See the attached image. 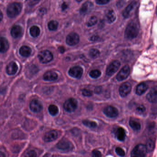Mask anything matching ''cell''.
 I'll list each match as a JSON object with an SVG mask.
<instances>
[{
    "mask_svg": "<svg viewBox=\"0 0 157 157\" xmlns=\"http://www.w3.org/2000/svg\"><path fill=\"white\" fill-rule=\"evenodd\" d=\"M115 151L116 154L119 156H121V157H124L125 155V152L121 147H117L115 149Z\"/></svg>",
    "mask_w": 157,
    "mask_h": 157,
    "instance_id": "35",
    "label": "cell"
},
{
    "mask_svg": "<svg viewBox=\"0 0 157 157\" xmlns=\"http://www.w3.org/2000/svg\"><path fill=\"white\" fill-rule=\"evenodd\" d=\"M0 157H6L5 154L3 152L0 151Z\"/></svg>",
    "mask_w": 157,
    "mask_h": 157,
    "instance_id": "44",
    "label": "cell"
},
{
    "mask_svg": "<svg viewBox=\"0 0 157 157\" xmlns=\"http://www.w3.org/2000/svg\"><path fill=\"white\" fill-rule=\"evenodd\" d=\"M18 69V67L16 63L12 62L7 65L6 71L9 75H14L15 74Z\"/></svg>",
    "mask_w": 157,
    "mask_h": 157,
    "instance_id": "18",
    "label": "cell"
},
{
    "mask_svg": "<svg viewBox=\"0 0 157 157\" xmlns=\"http://www.w3.org/2000/svg\"><path fill=\"white\" fill-rule=\"evenodd\" d=\"M69 75L75 78H80L83 75V69L79 66L71 68L69 70Z\"/></svg>",
    "mask_w": 157,
    "mask_h": 157,
    "instance_id": "12",
    "label": "cell"
},
{
    "mask_svg": "<svg viewBox=\"0 0 157 157\" xmlns=\"http://www.w3.org/2000/svg\"><path fill=\"white\" fill-rule=\"evenodd\" d=\"M40 0H29V4L30 6H34L38 3Z\"/></svg>",
    "mask_w": 157,
    "mask_h": 157,
    "instance_id": "41",
    "label": "cell"
},
{
    "mask_svg": "<svg viewBox=\"0 0 157 157\" xmlns=\"http://www.w3.org/2000/svg\"><path fill=\"white\" fill-rule=\"evenodd\" d=\"M9 48V43L4 37H0V52L4 53L7 52Z\"/></svg>",
    "mask_w": 157,
    "mask_h": 157,
    "instance_id": "19",
    "label": "cell"
},
{
    "mask_svg": "<svg viewBox=\"0 0 157 157\" xmlns=\"http://www.w3.org/2000/svg\"><path fill=\"white\" fill-rule=\"evenodd\" d=\"M29 108L32 111L35 113L40 112L43 108V104L39 101L36 99H34L31 101L29 104Z\"/></svg>",
    "mask_w": 157,
    "mask_h": 157,
    "instance_id": "13",
    "label": "cell"
},
{
    "mask_svg": "<svg viewBox=\"0 0 157 157\" xmlns=\"http://www.w3.org/2000/svg\"><path fill=\"white\" fill-rule=\"evenodd\" d=\"M101 73L99 70H92L89 73V75L91 77L94 78H97L101 75Z\"/></svg>",
    "mask_w": 157,
    "mask_h": 157,
    "instance_id": "33",
    "label": "cell"
},
{
    "mask_svg": "<svg viewBox=\"0 0 157 157\" xmlns=\"http://www.w3.org/2000/svg\"><path fill=\"white\" fill-rule=\"evenodd\" d=\"M22 9V5L21 3L14 2L11 4L7 8V15L10 18H14L18 16Z\"/></svg>",
    "mask_w": 157,
    "mask_h": 157,
    "instance_id": "2",
    "label": "cell"
},
{
    "mask_svg": "<svg viewBox=\"0 0 157 157\" xmlns=\"http://www.w3.org/2000/svg\"><path fill=\"white\" fill-rule=\"evenodd\" d=\"M3 14H2V12L0 10V22L1 21V20L3 19Z\"/></svg>",
    "mask_w": 157,
    "mask_h": 157,
    "instance_id": "45",
    "label": "cell"
},
{
    "mask_svg": "<svg viewBox=\"0 0 157 157\" xmlns=\"http://www.w3.org/2000/svg\"><path fill=\"white\" fill-rule=\"evenodd\" d=\"M58 137L57 131L55 130L48 131L44 136V140L46 142H51L56 140Z\"/></svg>",
    "mask_w": 157,
    "mask_h": 157,
    "instance_id": "14",
    "label": "cell"
},
{
    "mask_svg": "<svg viewBox=\"0 0 157 157\" xmlns=\"http://www.w3.org/2000/svg\"><path fill=\"white\" fill-rule=\"evenodd\" d=\"M147 98L150 102H156L157 101V88L152 89L147 95Z\"/></svg>",
    "mask_w": 157,
    "mask_h": 157,
    "instance_id": "20",
    "label": "cell"
},
{
    "mask_svg": "<svg viewBox=\"0 0 157 157\" xmlns=\"http://www.w3.org/2000/svg\"><path fill=\"white\" fill-rule=\"evenodd\" d=\"M59 49L60 52L62 53H63L64 52V50H65L64 47H63V46H60V47H59Z\"/></svg>",
    "mask_w": 157,
    "mask_h": 157,
    "instance_id": "43",
    "label": "cell"
},
{
    "mask_svg": "<svg viewBox=\"0 0 157 157\" xmlns=\"http://www.w3.org/2000/svg\"><path fill=\"white\" fill-rule=\"evenodd\" d=\"M147 152L146 146L140 144L133 149L131 153V157H145Z\"/></svg>",
    "mask_w": 157,
    "mask_h": 157,
    "instance_id": "3",
    "label": "cell"
},
{
    "mask_svg": "<svg viewBox=\"0 0 157 157\" xmlns=\"http://www.w3.org/2000/svg\"><path fill=\"white\" fill-rule=\"evenodd\" d=\"M56 146L58 149L64 151L71 150L73 147V144L70 141L66 139H62L57 144Z\"/></svg>",
    "mask_w": 157,
    "mask_h": 157,
    "instance_id": "10",
    "label": "cell"
},
{
    "mask_svg": "<svg viewBox=\"0 0 157 157\" xmlns=\"http://www.w3.org/2000/svg\"><path fill=\"white\" fill-rule=\"evenodd\" d=\"M148 85L145 83H141L137 86L136 93L138 95H141L147 90Z\"/></svg>",
    "mask_w": 157,
    "mask_h": 157,
    "instance_id": "22",
    "label": "cell"
},
{
    "mask_svg": "<svg viewBox=\"0 0 157 157\" xmlns=\"http://www.w3.org/2000/svg\"><path fill=\"white\" fill-rule=\"evenodd\" d=\"M100 54V52L98 50L96 49H92L89 51V55L92 58L96 59L98 57Z\"/></svg>",
    "mask_w": 157,
    "mask_h": 157,
    "instance_id": "32",
    "label": "cell"
},
{
    "mask_svg": "<svg viewBox=\"0 0 157 157\" xmlns=\"http://www.w3.org/2000/svg\"><path fill=\"white\" fill-rule=\"evenodd\" d=\"M23 29L22 27L19 25H15L12 28L11 35L14 38H18L22 35Z\"/></svg>",
    "mask_w": 157,
    "mask_h": 157,
    "instance_id": "15",
    "label": "cell"
},
{
    "mask_svg": "<svg viewBox=\"0 0 157 157\" xmlns=\"http://www.w3.org/2000/svg\"><path fill=\"white\" fill-rule=\"evenodd\" d=\"M116 136L118 140L121 141H123L125 138V131L123 128L119 127L117 130Z\"/></svg>",
    "mask_w": 157,
    "mask_h": 157,
    "instance_id": "23",
    "label": "cell"
},
{
    "mask_svg": "<svg viewBox=\"0 0 157 157\" xmlns=\"http://www.w3.org/2000/svg\"><path fill=\"white\" fill-rule=\"evenodd\" d=\"M104 114L109 118H115L119 115V111L115 107L112 106H108L103 110Z\"/></svg>",
    "mask_w": 157,
    "mask_h": 157,
    "instance_id": "9",
    "label": "cell"
},
{
    "mask_svg": "<svg viewBox=\"0 0 157 157\" xmlns=\"http://www.w3.org/2000/svg\"><path fill=\"white\" fill-rule=\"evenodd\" d=\"M40 61L43 63H47L51 62L53 59V55L49 51L44 50L39 53L38 55Z\"/></svg>",
    "mask_w": 157,
    "mask_h": 157,
    "instance_id": "4",
    "label": "cell"
},
{
    "mask_svg": "<svg viewBox=\"0 0 157 157\" xmlns=\"http://www.w3.org/2000/svg\"><path fill=\"white\" fill-rule=\"evenodd\" d=\"M59 26V23L56 20L50 21L48 24V28L51 31H55L57 30Z\"/></svg>",
    "mask_w": 157,
    "mask_h": 157,
    "instance_id": "28",
    "label": "cell"
},
{
    "mask_svg": "<svg viewBox=\"0 0 157 157\" xmlns=\"http://www.w3.org/2000/svg\"><path fill=\"white\" fill-rule=\"evenodd\" d=\"M77 107V102L75 99L71 98L64 102V108L68 112H73Z\"/></svg>",
    "mask_w": 157,
    "mask_h": 157,
    "instance_id": "5",
    "label": "cell"
},
{
    "mask_svg": "<svg viewBox=\"0 0 157 157\" xmlns=\"http://www.w3.org/2000/svg\"><path fill=\"white\" fill-rule=\"evenodd\" d=\"M130 127L134 130H139L141 128V126L140 123L136 120L131 119L129 122Z\"/></svg>",
    "mask_w": 157,
    "mask_h": 157,
    "instance_id": "27",
    "label": "cell"
},
{
    "mask_svg": "<svg viewBox=\"0 0 157 157\" xmlns=\"http://www.w3.org/2000/svg\"><path fill=\"white\" fill-rule=\"evenodd\" d=\"M94 5L92 2L87 1L85 2L80 9V12L81 14H86L91 11Z\"/></svg>",
    "mask_w": 157,
    "mask_h": 157,
    "instance_id": "17",
    "label": "cell"
},
{
    "mask_svg": "<svg viewBox=\"0 0 157 157\" xmlns=\"http://www.w3.org/2000/svg\"><path fill=\"white\" fill-rule=\"evenodd\" d=\"M83 123L84 126L90 128H95L97 126V124L95 122L88 120H84Z\"/></svg>",
    "mask_w": 157,
    "mask_h": 157,
    "instance_id": "31",
    "label": "cell"
},
{
    "mask_svg": "<svg viewBox=\"0 0 157 157\" xmlns=\"http://www.w3.org/2000/svg\"><path fill=\"white\" fill-rule=\"evenodd\" d=\"M136 110L139 113H143L146 111V108L143 105H140L137 107Z\"/></svg>",
    "mask_w": 157,
    "mask_h": 157,
    "instance_id": "38",
    "label": "cell"
},
{
    "mask_svg": "<svg viewBox=\"0 0 157 157\" xmlns=\"http://www.w3.org/2000/svg\"><path fill=\"white\" fill-rule=\"evenodd\" d=\"M26 157H37V154L35 151H29L26 154Z\"/></svg>",
    "mask_w": 157,
    "mask_h": 157,
    "instance_id": "37",
    "label": "cell"
},
{
    "mask_svg": "<svg viewBox=\"0 0 157 157\" xmlns=\"http://www.w3.org/2000/svg\"><path fill=\"white\" fill-rule=\"evenodd\" d=\"M137 4V2L134 1L131 2L130 4L126 7V8L123 11V16L125 18H128L130 15L131 12L134 9V7H136Z\"/></svg>",
    "mask_w": 157,
    "mask_h": 157,
    "instance_id": "16",
    "label": "cell"
},
{
    "mask_svg": "<svg viewBox=\"0 0 157 157\" xmlns=\"http://www.w3.org/2000/svg\"><path fill=\"white\" fill-rule=\"evenodd\" d=\"M29 33L32 37H37L40 33V29L37 26H32L29 29Z\"/></svg>",
    "mask_w": 157,
    "mask_h": 157,
    "instance_id": "26",
    "label": "cell"
},
{
    "mask_svg": "<svg viewBox=\"0 0 157 157\" xmlns=\"http://www.w3.org/2000/svg\"><path fill=\"white\" fill-rule=\"evenodd\" d=\"M131 89H132L131 85L129 82H125L122 84L119 89L120 95L122 98L126 97L130 93Z\"/></svg>",
    "mask_w": 157,
    "mask_h": 157,
    "instance_id": "11",
    "label": "cell"
},
{
    "mask_svg": "<svg viewBox=\"0 0 157 157\" xmlns=\"http://www.w3.org/2000/svg\"><path fill=\"white\" fill-rule=\"evenodd\" d=\"M32 49L26 46H22L19 49V53L24 57H28L31 55Z\"/></svg>",
    "mask_w": 157,
    "mask_h": 157,
    "instance_id": "24",
    "label": "cell"
},
{
    "mask_svg": "<svg viewBox=\"0 0 157 157\" xmlns=\"http://www.w3.org/2000/svg\"><path fill=\"white\" fill-rule=\"evenodd\" d=\"M102 154L101 152L99 151L94 150L92 154V157H101Z\"/></svg>",
    "mask_w": 157,
    "mask_h": 157,
    "instance_id": "39",
    "label": "cell"
},
{
    "mask_svg": "<svg viewBox=\"0 0 157 157\" xmlns=\"http://www.w3.org/2000/svg\"><path fill=\"white\" fill-rule=\"evenodd\" d=\"M110 0H96V3L99 5H105L108 4Z\"/></svg>",
    "mask_w": 157,
    "mask_h": 157,
    "instance_id": "40",
    "label": "cell"
},
{
    "mask_svg": "<svg viewBox=\"0 0 157 157\" xmlns=\"http://www.w3.org/2000/svg\"><path fill=\"white\" fill-rule=\"evenodd\" d=\"M58 74L53 71H48L43 75V78L47 81H54L58 78Z\"/></svg>",
    "mask_w": 157,
    "mask_h": 157,
    "instance_id": "21",
    "label": "cell"
},
{
    "mask_svg": "<svg viewBox=\"0 0 157 157\" xmlns=\"http://www.w3.org/2000/svg\"><path fill=\"white\" fill-rule=\"evenodd\" d=\"M106 20L109 24L114 22L116 19V15L113 10H110L108 12L106 15Z\"/></svg>",
    "mask_w": 157,
    "mask_h": 157,
    "instance_id": "25",
    "label": "cell"
},
{
    "mask_svg": "<svg viewBox=\"0 0 157 157\" xmlns=\"http://www.w3.org/2000/svg\"><path fill=\"white\" fill-rule=\"evenodd\" d=\"M82 94L85 97H91V96H92L93 93L92 92V91L90 90H88V89H84L82 91Z\"/></svg>",
    "mask_w": 157,
    "mask_h": 157,
    "instance_id": "36",
    "label": "cell"
},
{
    "mask_svg": "<svg viewBox=\"0 0 157 157\" xmlns=\"http://www.w3.org/2000/svg\"><path fill=\"white\" fill-rule=\"evenodd\" d=\"M139 32V25L137 22L132 21L127 26L125 31V37L127 39L132 40L135 38Z\"/></svg>",
    "mask_w": 157,
    "mask_h": 157,
    "instance_id": "1",
    "label": "cell"
},
{
    "mask_svg": "<svg viewBox=\"0 0 157 157\" xmlns=\"http://www.w3.org/2000/svg\"><path fill=\"white\" fill-rule=\"evenodd\" d=\"M67 7H68V6H67V4L66 3V2H64V3L62 5V7H61V8H62V10H66V9L67 8Z\"/></svg>",
    "mask_w": 157,
    "mask_h": 157,
    "instance_id": "42",
    "label": "cell"
},
{
    "mask_svg": "<svg viewBox=\"0 0 157 157\" xmlns=\"http://www.w3.org/2000/svg\"><path fill=\"white\" fill-rule=\"evenodd\" d=\"M49 111L50 114L52 116H55L58 113L59 109L58 107L54 105H51L49 107Z\"/></svg>",
    "mask_w": 157,
    "mask_h": 157,
    "instance_id": "30",
    "label": "cell"
},
{
    "mask_svg": "<svg viewBox=\"0 0 157 157\" xmlns=\"http://www.w3.org/2000/svg\"><path fill=\"white\" fill-rule=\"evenodd\" d=\"M79 36L76 33H71L68 35L66 39V42L70 46H73L78 44L79 42Z\"/></svg>",
    "mask_w": 157,
    "mask_h": 157,
    "instance_id": "8",
    "label": "cell"
},
{
    "mask_svg": "<svg viewBox=\"0 0 157 157\" xmlns=\"http://www.w3.org/2000/svg\"><path fill=\"white\" fill-rule=\"evenodd\" d=\"M120 63L119 61H114L109 65L106 69V75L109 76L114 74L118 71L120 66Z\"/></svg>",
    "mask_w": 157,
    "mask_h": 157,
    "instance_id": "7",
    "label": "cell"
},
{
    "mask_svg": "<svg viewBox=\"0 0 157 157\" xmlns=\"http://www.w3.org/2000/svg\"><path fill=\"white\" fill-rule=\"evenodd\" d=\"M146 149H147V152H151L154 150V147H155V144L151 139H149L147 141L146 143Z\"/></svg>",
    "mask_w": 157,
    "mask_h": 157,
    "instance_id": "29",
    "label": "cell"
},
{
    "mask_svg": "<svg viewBox=\"0 0 157 157\" xmlns=\"http://www.w3.org/2000/svg\"><path fill=\"white\" fill-rule=\"evenodd\" d=\"M130 68L129 65L124 66L123 68H122V69L117 75V79L119 81L125 80L129 76V74H130Z\"/></svg>",
    "mask_w": 157,
    "mask_h": 157,
    "instance_id": "6",
    "label": "cell"
},
{
    "mask_svg": "<svg viewBox=\"0 0 157 157\" xmlns=\"http://www.w3.org/2000/svg\"><path fill=\"white\" fill-rule=\"evenodd\" d=\"M97 22V17L93 16L89 18L88 22L87 23V26L88 27H91L94 26Z\"/></svg>",
    "mask_w": 157,
    "mask_h": 157,
    "instance_id": "34",
    "label": "cell"
}]
</instances>
